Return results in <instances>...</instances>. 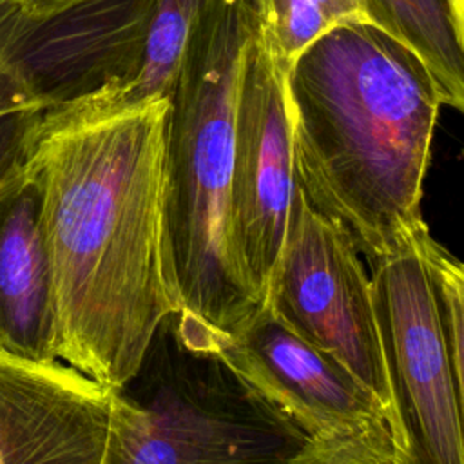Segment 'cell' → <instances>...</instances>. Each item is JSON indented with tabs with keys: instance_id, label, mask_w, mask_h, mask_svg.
Here are the masks:
<instances>
[{
	"instance_id": "obj_10",
	"label": "cell",
	"mask_w": 464,
	"mask_h": 464,
	"mask_svg": "<svg viewBox=\"0 0 464 464\" xmlns=\"http://www.w3.org/2000/svg\"><path fill=\"white\" fill-rule=\"evenodd\" d=\"M112 397L60 359L0 352V464H103Z\"/></svg>"
},
{
	"instance_id": "obj_8",
	"label": "cell",
	"mask_w": 464,
	"mask_h": 464,
	"mask_svg": "<svg viewBox=\"0 0 464 464\" xmlns=\"http://www.w3.org/2000/svg\"><path fill=\"white\" fill-rule=\"evenodd\" d=\"M207 334L218 357L308 437L344 430L392 433L372 393L335 361L297 337L265 304L234 330L207 326Z\"/></svg>"
},
{
	"instance_id": "obj_1",
	"label": "cell",
	"mask_w": 464,
	"mask_h": 464,
	"mask_svg": "<svg viewBox=\"0 0 464 464\" xmlns=\"http://www.w3.org/2000/svg\"><path fill=\"white\" fill-rule=\"evenodd\" d=\"M169 100L92 114L45 107L31 156L51 263L56 357L116 390L179 312L163 246Z\"/></svg>"
},
{
	"instance_id": "obj_5",
	"label": "cell",
	"mask_w": 464,
	"mask_h": 464,
	"mask_svg": "<svg viewBox=\"0 0 464 464\" xmlns=\"http://www.w3.org/2000/svg\"><path fill=\"white\" fill-rule=\"evenodd\" d=\"M261 304L372 393L399 450L417 464L370 270L348 230L314 208L297 185L286 236Z\"/></svg>"
},
{
	"instance_id": "obj_14",
	"label": "cell",
	"mask_w": 464,
	"mask_h": 464,
	"mask_svg": "<svg viewBox=\"0 0 464 464\" xmlns=\"http://www.w3.org/2000/svg\"><path fill=\"white\" fill-rule=\"evenodd\" d=\"M256 25L286 72L295 56L335 25L366 20L362 0H250Z\"/></svg>"
},
{
	"instance_id": "obj_18",
	"label": "cell",
	"mask_w": 464,
	"mask_h": 464,
	"mask_svg": "<svg viewBox=\"0 0 464 464\" xmlns=\"http://www.w3.org/2000/svg\"><path fill=\"white\" fill-rule=\"evenodd\" d=\"M18 16V0H0V111L25 103H38L29 96L14 65L13 45Z\"/></svg>"
},
{
	"instance_id": "obj_11",
	"label": "cell",
	"mask_w": 464,
	"mask_h": 464,
	"mask_svg": "<svg viewBox=\"0 0 464 464\" xmlns=\"http://www.w3.org/2000/svg\"><path fill=\"white\" fill-rule=\"evenodd\" d=\"M0 352L36 362L58 359L42 194L31 167L0 188Z\"/></svg>"
},
{
	"instance_id": "obj_9",
	"label": "cell",
	"mask_w": 464,
	"mask_h": 464,
	"mask_svg": "<svg viewBox=\"0 0 464 464\" xmlns=\"http://www.w3.org/2000/svg\"><path fill=\"white\" fill-rule=\"evenodd\" d=\"M156 0H71L18 16L14 65L44 109L116 83L132 69Z\"/></svg>"
},
{
	"instance_id": "obj_17",
	"label": "cell",
	"mask_w": 464,
	"mask_h": 464,
	"mask_svg": "<svg viewBox=\"0 0 464 464\" xmlns=\"http://www.w3.org/2000/svg\"><path fill=\"white\" fill-rule=\"evenodd\" d=\"M42 112L38 103L0 111V188L27 170Z\"/></svg>"
},
{
	"instance_id": "obj_19",
	"label": "cell",
	"mask_w": 464,
	"mask_h": 464,
	"mask_svg": "<svg viewBox=\"0 0 464 464\" xmlns=\"http://www.w3.org/2000/svg\"><path fill=\"white\" fill-rule=\"evenodd\" d=\"M71 0H18V7H20V14L25 18H36L42 14H47L65 4H69Z\"/></svg>"
},
{
	"instance_id": "obj_2",
	"label": "cell",
	"mask_w": 464,
	"mask_h": 464,
	"mask_svg": "<svg viewBox=\"0 0 464 464\" xmlns=\"http://www.w3.org/2000/svg\"><path fill=\"white\" fill-rule=\"evenodd\" d=\"M294 179L364 259L426 236L424 179L442 107L424 62L381 27H332L285 72Z\"/></svg>"
},
{
	"instance_id": "obj_3",
	"label": "cell",
	"mask_w": 464,
	"mask_h": 464,
	"mask_svg": "<svg viewBox=\"0 0 464 464\" xmlns=\"http://www.w3.org/2000/svg\"><path fill=\"white\" fill-rule=\"evenodd\" d=\"M252 31L250 0L203 2L165 121L169 283L181 312L218 326L256 303L232 230L236 103Z\"/></svg>"
},
{
	"instance_id": "obj_12",
	"label": "cell",
	"mask_w": 464,
	"mask_h": 464,
	"mask_svg": "<svg viewBox=\"0 0 464 464\" xmlns=\"http://www.w3.org/2000/svg\"><path fill=\"white\" fill-rule=\"evenodd\" d=\"M205 0H156L132 69L116 83L69 100L92 114H112L169 100Z\"/></svg>"
},
{
	"instance_id": "obj_4",
	"label": "cell",
	"mask_w": 464,
	"mask_h": 464,
	"mask_svg": "<svg viewBox=\"0 0 464 464\" xmlns=\"http://www.w3.org/2000/svg\"><path fill=\"white\" fill-rule=\"evenodd\" d=\"M306 440L218 357L203 323L174 312L114 390L103 464H286Z\"/></svg>"
},
{
	"instance_id": "obj_6",
	"label": "cell",
	"mask_w": 464,
	"mask_h": 464,
	"mask_svg": "<svg viewBox=\"0 0 464 464\" xmlns=\"http://www.w3.org/2000/svg\"><path fill=\"white\" fill-rule=\"evenodd\" d=\"M428 237L366 263L415 460L464 464V384L455 377L435 304Z\"/></svg>"
},
{
	"instance_id": "obj_15",
	"label": "cell",
	"mask_w": 464,
	"mask_h": 464,
	"mask_svg": "<svg viewBox=\"0 0 464 464\" xmlns=\"http://www.w3.org/2000/svg\"><path fill=\"white\" fill-rule=\"evenodd\" d=\"M286 464H415L388 430L330 431L308 440Z\"/></svg>"
},
{
	"instance_id": "obj_13",
	"label": "cell",
	"mask_w": 464,
	"mask_h": 464,
	"mask_svg": "<svg viewBox=\"0 0 464 464\" xmlns=\"http://www.w3.org/2000/svg\"><path fill=\"white\" fill-rule=\"evenodd\" d=\"M366 20L428 67L442 105L464 109V0H362Z\"/></svg>"
},
{
	"instance_id": "obj_7",
	"label": "cell",
	"mask_w": 464,
	"mask_h": 464,
	"mask_svg": "<svg viewBox=\"0 0 464 464\" xmlns=\"http://www.w3.org/2000/svg\"><path fill=\"white\" fill-rule=\"evenodd\" d=\"M294 190L285 71L254 16L236 103L232 230L239 261L259 301L286 236Z\"/></svg>"
},
{
	"instance_id": "obj_16",
	"label": "cell",
	"mask_w": 464,
	"mask_h": 464,
	"mask_svg": "<svg viewBox=\"0 0 464 464\" xmlns=\"http://www.w3.org/2000/svg\"><path fill=\"white\" fill-rule=\"evenodd\" d=\"M424 257L450 361L457 381L464 384V266L431 236L424 243Z\"/></svg>"
}]
</instances>
